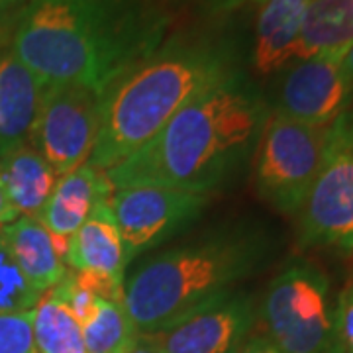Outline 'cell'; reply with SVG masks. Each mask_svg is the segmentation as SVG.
I'll list each match as a JSON object with an SVG mask.
<instances>
[{
    "label": "cell",
    "instance_id": "cell-1",
    "mask_svg": "<svg viewBox=\"0 0 353 353\" xmlns=\"http://www.w3.org/2000/svg\"><path fill=\"white\" fill-rule=\"evenodd\" d=\"M269 114L261 88L236 67L104 175L114 190L159 185L210 194L252 161Z\"/></svg>",
    "mask_w": 353,
    "mask_h": 353
},
{
    "label": "cell",
    "instance_id": "cell-2",
    "mask_svg": "<svg viewBox=\"0 0 353 353\" xmlns=\"http://www.w3.org/2000/svg\"><path fill=\"white\" fill-rule=\"evenodd\" d=\"M157 0H28L16 16L12 55L39 83L101 94L165 39Z\"/></svg>",
    "mask_w": 353,
    "mask_h": 353
},
{
    "label": "cell",
    "instance_id": "cell-3",
    "mask_svg": "<svg viewBox=\"0 0 353 353\" xmlns=\"http://www.w3.org/2000/svg\"><path fill=\"white\" fill-rule=\"evenodd\" d=\"M238 65L224 36L181 34L128 67L99 97V134L87 163L106 171L138 152L204 88Z\"/></svg>",
    "mask_w": 353,
    "mask_h": 353
},
{
    "label": "cell",
    "instance_id": "cell-4",
    "mask_svg": "<svg viewBox=\"0 0 353 353\" xmlns=\"http://www.w3.org/2000/svg\"><path fill=\"white\" fill-rule=\"evenodd\" d=\"M275 255V238L253 222L214 228L145 257L124 281V304L139 334H159L234 292Z\"/></svg>",
    "mask_w": 353,
    "mask_h": 353
},
{
    "label": "cell",
    "instance_id": "cell-5",
    "mask_svg": "<svg viewBox=\"0 0 353 353\" xmlns=\"http://www.w3.org/2000/svg\"><path fill=\"white\" fill-rule=\"evenodd\" d=\"M257 320L281 353H341L338 296L326 271L312 259L294 257L271 279Z\"/></svg>",
    "mask_w": 353,
    "mask_h": 353
},
{
    "label": "cell",
    "instance_id": "cell-6",
    "mask_svg": "<svg viewBox=\"0 0 353 353\" xmlns=\"http://www.w3.org/2000/svg\"><path fill=\"white\" fill-rule=\"evenodd\" d=\"M328 150V126H308L269 114L255 150V187L281 214L296 216Z\"/></svg>",
    "mask_w": 353,
    "mask_h": 353
},
{
    "label": "cell",
    "instance_id": "cell-7",
    "mask_svg": "<svg viewBox=\"0 0 353 353\" xmlns=\"http://www.w3.org/2000/svg\"><path fill=\"white\" fill-rule=\"evenodd\" d=\"M296 218L303 250L353 253V104L328 126L326 159Z\"/></svg>",
    "mask_w": 353,
    "mask_h": 353
},
{
    "label": "cell",
    "instance_id": "cell-8",
    "mask_svg": "<svg viewBox=\"0 0 353 353\" xmlns=\"http://www.w3.org/2000/svg\"><path fill=\"white\" fill-rule=\"evenodd\" d=\"M208 204L210 194L159 185L114 190L110 208L122 236L128 265L187 230Z\"/></svg>",
    "mask_w": 353,
    "mask_h": 353
},
{
    "label": "cell",
    "instance_id": "cell-9",
    "mask_svg": "<svg viewBox=\"0 0 353 353\" xmlns=\"http://www.w3.org/2000/svg\"><path fill=\"white\" fill-rule=\"evenodd\" d=\"M99 92L79 85H46L30 145L59 176L85 165L99 134Z\"/></svg>",
    "mask_w": 353,
    "mask_h": 353
},
{
    "label": "cell",
    "instance_id": "cell-10",
    "mask_svg": "<svg viewBox=\"0 0 353 353\" xmlns=\"http://www.w3.org/2000/svg\"><path fill=\"white\" fill-rule=\"evenodd\" d=\"M273 112L308 126H330L353 104V83L341 59H294L279 71Z\"/></svg>",
    "mask_w": 353,
    "mask_h": 353
},
{
    "label": "cell",
    "instance_id": "cell-11",
    "mask_svg": "<svg viewBox=\"0 0 353 353\" xmlns=\"http://www.w3.org/2000/svg\"><path fill=\"white\" fill-rule=\"evenodd\" d=\"M257 310L252 294L234 290L159 332L163 353H240L252 336Z\"/></svg>",
    "mask_w": 353,
    "mask_h": 353
},
{
    "label": "cell",
    "instance_id": "cell-12",
    "mask_svg": "<svg viewBox=\"0 0 353 353\" xmlns=\"http://www.w3.org/2000/svg\"><path fill=\"white\" fill-rule=\"evenodd\" d=\"M112 192V185L102 171L90 163L81 165L57 179L38 220L53 236L71 238L101 202L110 201Z\"/></svg>",
    "mask_w": 353,
    "mask_h": 353
},
{
    "label": "cell",
    "instance_id": "cell-13",
    "mask_svg": "<svg viewBox=\"0 0 353 353\" xmlns=\"http://www.w3.org/2000/svg\"><path fill=\"white\" fill-rule=\"evenodd\" d=\"M43 85L12 53L0 61V159L30 145Z\"/></svg>",
    "mask_w": 353,
    "mask_h": 353
},
{
    "label": "cell",
    "instance_id": "cell-14",
    "mask_svg": "<svg viewBox=\"0 0 353 353\" xmlns=\"http://www.w3.org/2000/svg\"><path fill=\"white\" fill-rule=\"evenodd\" d=\"M310 0H265L255 26L253 67L271 75L294 61L304 16Z\"/></svg>",
    "mask_w": 353,
    "mask_h": 353
},
{
    "label": "cell",
    "instance_id": "cell-15",
    "mask_svg": "<svg viewBox=\"0 0 353 353\" xmlns=\"http://www.w3.org/2000/svg\"><path fill=\"white\" fill-rule=\"evenodd\" d=\"M67 263L75 271H94L126 281V253L110 201L101 202L71 236Z\"/></svg>",
    "mask_w": 353,
    "mask_h": 353
},
{
    "label": "cell",
    "instance_id": "cell-16",
    "mask_svg": "<svg viewBox=\"0 0 353 353\" xmlns=\"http://www.w3.org/2000/svg\"><path fill=\"white\" fill-rule=\"evenodd\" d=\"M0 238L4 240L24 277L39 294L53 289L69 273L65 261L53 248L51 234L38 218H16L14 222L0 228Z\"/></svg>",
    "mask_w": 353,
    "mask_h": 353
},
{
    "label": "cell",
    "instance_id": "cell-17",
    "mask_svg": "<svg viewBox=\"0 0 353 353\" xmlns=\"http://www.w3.org/2000/svg\"><path fill=\"white\" fill-rule=\"evenodd\" d=\"M59 175L32 145L0 159V185L18 216L38 218L51 196Z\"/></svg>",
    "mask_w": 353,
    "mask_h": 353
},
{
    "label": "cell",
    "instance_id": "cell-18",
    "mask_svg": "<svg viewBox=\"0 0 353 353\" xmlns=\"http://www.w3.org/2000/svg\"><path fill=\"white\" fill-rule=\"evenodd\" d=\"M353 46V0H310L294 59L343 55Z\"/></svg>",
    "mask_w": 353,
    "mask_h": 353
},
{
    "label": "cell",
    "instance_id": "cell-19",
    "mask_svg": "<svg viewBox=\"0 0 353 353\" xmlns=\"http://www.w3.org/2000/svg\"><path fill=\"white\" fill-rule=\"evenodd\" d=\"M36 353H88L81 326L55 290H46L32 310Z\"/></svg>",
    "mask_w": 353,
    "mask_h": 353
},
{
    "label": "cell",
    "instance_id": "cell-20",
    "mask_svg": "<svg viewBox=\"0 0 353 353\" xmlns=\"http://www.w3.org/2000/svg\"><path fill=\"white\" fill-rule=\"evenodd\" d=\"M81 332L88 353H128L139 336L126 304L112 301H101Z\"/></svg>",
    "mask_w": 353,
    "mask_h": 353
},
{
    "label": "cell",
    "instance_id": "cell-21",
    "mask_svg": "<svg viewBox=\"0 0 353 353\" xmlns=\"http://www.w3.org/2000/svg\"><path fill=\"white\" fill-rule=\"evenodd\" d=\"M39 296L41 294L30 285L0 238V314L30 312L38 304Z\"/></svg>",
    "mask_w": 353,
    "mask_h": 353
},
{
    "label": "cell",
    "instance_id": "cell-22",
    "mask_svg": "<svg viewBox=\"0 0 353 353\" xmlns=\"http://www.w3.org/2000/svg\"><path fill=\"white\" fill-rule=\"evenodd\" d=\"M0 353H36L32 310L0 314Z\"/></svg>",
    "mask_w": 353,
    "mask_h": 353
},
{
    "label": "cell",
    "instance_id": "cell-23",
    "mask_svg": "<svg viewBox=\"0 0 353 353\" xmlns=\"http://www.w3.org/2000/svg\"><path fill=\"white\" fill-rule=\"evenodd\" d=\"M338 338L341 353H353V267L338 294Z\"/></svg>",
    "mask_w": 353,
    "mask_h": 353
},
{
    "label": "cell",
    "instance_id": "cell-24",
    "mask_svg": "<svg viewBox=\"0 0 353 353\" xmlns=\"http://www.w3.org/2000/svg\"><path fill=\"white\" fill-rule=\"evenodd\" d=\"M240 353H281L271 343V341L265 338L263 334L259 332V334H252L248 341L243 343V347L240 350Z\"/></svg>",
    "mask_w": 353,
    "mask_h": 353
},
{
    "label": "cell",
    "instance_id": "cell-25",
    "mask_svg": "<svg viewBox=\"0 0 353 353\" xmlns=\"http://www.w3.org/2000/svg\"><path fill=\"white\" fill-rule=\"evenodd\" d=\"M128 353H163L159 334H139L136 343L130 347Z\"/></svg>",
    "mask_w": 353,
    "mask_h": 353
},
{
    "label": "cell",
    "instance_id": "cell-26",
    "mask_svg": "<svg viewBox=\"0 0 353 353\" xmlns=\"http://www.w3.org/2000/svg\"><path fill=\"white\" fill-rule=\"evenodd\" d=\"M250 2H257V4H263L265 0H204L208 12L212 14H226L240 8L243 4H250Z\"/></svg>",
    "mask_w": 353,
    "mask_h": 353
},
{
    "label": "cell",
    "instance_id": "cell-27",
    "mask_svg": "<svg viewBox=\"0 0 353 353\" xmlns=\"http://www.w3.org/2000/svg\"><path fill=\"white\" fill-rule=\"evenodd\" d=\"M16 218H20V216H18V212L14 210V206L10 204L8 196H6V192H4L2 185H0V228L14 222Z\"/></svg>",
    "mask_w": 353,
    "mask_h": 353
},
{
    "label": "cell",
    "instance_id": "cell-28",
    "mask_svg": "<svg viewBox=\"0 0 353 353\" xmlns=\"http://www.w3.org/2000/svg\"><path fill=\"white\" fill-rule=\"evenodd\" d=\"M26 0H0V24H4V20H8L10 16H18Z\"/></svg>",
    "mask_w": 353,
    "mask_h": 353
},
{
    "label": "cell",
    "instance_id": "cell-29",
    "mask_svg": "<svg viewBox=\"0 0 353 353\" xmlns=\"http://www.w3.org/2000/svg\"><path fill=\"white\" fill-rule=\"evenodd\" d=\"M341 65H343V71L347 73L350 77V81L353 83V46L347 50V53L343 55V59H341Z\"/></svg>",
    "mask_w": 353,
    "mask_h": 353
},
{
    "label": "cell",
    "instance_id": "cell-30",
    "mask_svg": "<svg viewBox=\"0 0 353 353\" xmlns=\"http://www.w3.org/2000/svg\"><path fill=\"white\" fill-rule=\"evenodd\" d=\"M157 2L161 4V2H179V0H157Z\"/></svg>",
    "mask_w": 353,
    "mask_h": 353
}]
</instances>
